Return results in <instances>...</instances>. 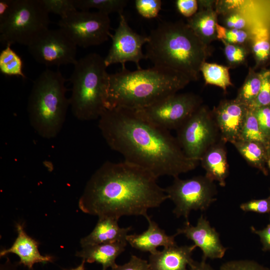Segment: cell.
<instances>
[{
  "mask_svg": "<svg viewBox=\"0 0 270 270\" xmlns=\"http://www.w3.org/2000/svg\"><path fill=\"white\" fill-rule=\"evenodd\" d=\"M219 270H270L252 260H232L223 264Z\"/></svg>",
  "mask_w": 270,
  "mask_h": 270,
  "instance_id": "cell-36",
  "label": "cell"
},
{
  "mask_svg": "<svg viewBox=\"0 0 270 270\" xmlns=\"http://www.w3.org/2000/svg\"><path fill=\"white\" fill-rule=\"evenodd\" d=\"M266 148H267L268 158H269L270 157V138L268 140Z\"/></svg>",
  "mask_w": 270,
  "mask_h": 270,
  "instance_id": "cell-47",
  "label": "cell"
},
{
  "mask_svg": "<svg viewBox=\"0 0 270 270\" xmlns=\"http://www.w3.org/2000/svg\"><path fill=\"white\" fill-rule=\"evenodd\" d=\"M190 82L184 74L164 68H122L109 74L106 108L141 110L177 93Z\"/></svg>",
  "mask_w": 270,
  "mask_h": 270,
  "instance_id": "cell-4",
  "label": "cell"
},
{
  "mask_svg": "<svg viewBox=\"0 0 270 270\" xmlns=\"http://www.w3.org/2000/svg\"><path fill=\"white\" fill-rule=\"evenodd\" d=\"M230 68L228 66L206 62L201 66L200 72L206 84L214 85L226 91L228 88L233 86L230 76Z\"/></svg>",
  "mask_w": 270,
  "mask_h": 270,
  "instance_id": "cell-25",
  "label": "cell"
},
{
  "mask_svg": "<svg viewBox=\"0 0 270 270\" xmlns=\"http://www.w3.org/2000/svg\"><path fill=\"white\" fill-rule=\"evenodd\" d=\"M66 80L59 70L47 68L33 82L27 104L28 119L44 138H55L64 123L70 105L66 95Z\"/></svg>",
  "mask_w": 270,
  "mask_h": 270,
  "instance_id": "cell-5",
  "label": "cell"
},
{
  "mask_svg": "<svg viewBox=\"0 0 270 270\" xmlns=\"http://www.w3.org/2000/svg\"><path fill=\"white\" fill-rule=\"evenodd\" d=\"M127 244V242H120L88 246L77 252L76 256L88 263L100 264L102 270H106L118 265L116 260L124 251Z\"/></svg>",
  "mask_w": 270,
  "mask_h": 270,
  "instance_id": "cell-21",
  "label": "cell"
},
{
  "mask_svg": "<svg viewBox=\"0 0 270 270\" xmlns=\"http://www.w3.org/2000/svg\"><path fill=\"white\" fill-rule=\"evenodd\" d=\"M232 144L250 166L258 169L265 176L268 174L266 165L268 158L266 146L264 144L240 140Z\"/></svg>",
  "mask_w": 270,
  "mask_h": 270,
  "instance_id": "cell-23",
  "label": "cell"
},
{
  "mask_svg": "<svg viewBox=\"0 0 270 270\" xmlns=\"http://www.w3.org/2000/svg\"><path fill=\"white\" fill-rule=\"evenodd\" d=\"M262 78L260 90L252 106V109L270 104V70L262 68L260 72Z\"/></svg>",
  "mask_w": 270,
  "mask_h": 270,
  "instance_id": "cell-34",
  "label": "cell"
},
{
  "mask_svg": "<svg viewBox=\"0 0 270 270\" xmlns=\"http://www.w3.org/2000/svg\"><path fill=\"white\" fill-rule=\"evenodd\" d=\"M104 58L90 53L74 64L68 80L72 84L69 98L73 115L78 120L99 118L106 109L109 74Z\"/></svg>",
  "mask_w": 270,
  "mask_h": 270,
  "instance_id": "cell-6",
  "label": "cell"
},
{
  "mask_svg": "<svg viewBox=\"0 0 270 270\" xmlns=\"http://www.w3.org/2000/svg\"><path fill=\"white\" fill-rule=\"evenodd\" d=\"M18 236L12 245L8 248L0 250V257L12 253L20 258L18 264H22L31 270L36 263L52 262L54 257L50 255L44 256L38 250L39 242L26 232L23 224L16 225Z\"/></svg>",
  "mask_w": 270,
  "mask_h": 270,
  "instance_id": "cell-16",
  "label": "cell"
},
{
  "mask_svg": "<svg viewBox=\"0 0 270 270\" xmlns=\"http://www.w3.org/2000/svg\"><path fill=\"white\" fill-rule=\"evenodd\" d=\"M267 165L268 166L269 168L270 169V157L268 159V160L267 162Z\"/></svg>",
  "mask_w": 270,
  "mask_h": 270,
  "instance_id": "cell-48",
  "label": "cell"
},
{
  "mask_svg": "<svg viewBox=\"0 0 270 270\" xmlns=\"http://www.w3.org/2000/svg\"><path fill=\"white\" fill-rule=\"evenodd\" d=\"M176 6L178 12L188 18L192 16L198 10L196 0H177Z\"/></svg>",
  "mask_w": 270,
  "mask_h": 270,
  "instance_id": "cell-41",
  "label": "cell"
},
{
  "mask_svg": "<svg viewBox=\"0 0 270 270\" xmlns=\"http://www.w3.org/2000/svg\"><path fill=\"white\" fill-rule=\"evenodd\" d=\"M148 171L126 160L104 162L91 176L78 200L84 213L117 220L122 216L148 218L149 209L169 198Z\"/></svg>",
  "mask_w": 270,
  "mask_h": 270,
  "instance_id": "cell-2",
  "label": "cell"
},
{
  "mask_svg": "<svg viewBox=\"0 0 270 270\" xmlns=\"http://www.w3.org/2000/svg\"><path fill=\"white\" fill-rule=\"evenodd\" d=\"M250 53L255 60L256 68L264 66L270 60V36L263 26L253 24L250 43Z\"/></svg>",
  "mask_w": 270,
  "mask_h": 270,
  "instance_id": "cell-24",
  "label": "cell"
},
{
  "mask_svg": "<svg viewBox=\"0 0 270 270\" xmlns=\"http://www.w3.org/2000/svg\"><path fill=\"white\" fill-rule=\"evenodd\" d=\"M252 232L258 236L262 244V250L270 252V223L262 230H256L254 226L250 228Z\"/></svg>",
  "mask_w": 270,
  "mask_h": 270,
  "instance_id": "cell-42",
  "label": "cell"
},
{
  "mask_svg": "<svg viewBox=\"0 0 270 270\" xmlns=\"http://www.w3.org/2000/svg\"><path fill=\"white\" fill-rule=\"evenodd\" d=\"M246 8L244 10L231 11L220 15V24L229 29L251 30L252 24Z\"/></svg>",
  "mask_w": 270,
  "mask_h": 270,
  "instance_id": "cell-31",
  "label": "cell"
},
{
  "mask_svg": "<svg viewBox=\"0 0 270 270\" xmlns=\"http://www.w3.org/2000/svg\"><path fill=\"white\" fill-rule=\"evenodd\" d=\"M23 61L22 58L8 44L0 53V72L6 76H20L26 78L23 72Z\"/></svg>",
  "mask_w": 270,
  "mask_h": 270,
  "instance_id": "cell-27",
  "label": "cell"
},
{
  "mask_svg": "<svg viewBox=\"0 0 270 270\" xmlns=\"http://www.w3.org/2000/svg\"><path fill=\"white\" fill-rule=\"evenodd\" d=\"M188 270H214L205 260H202L200 262H194L190 265Z\"/></svg>",
  "mask_w": 270,
  "mask_h": 270,
  "instance_id": "cell-44",
  "label": "cell"
},
{
  "mask_svg": "<svg viewBox=\"0 0 270 270\" xmlns=\"http://www.w3.org/2000/svg\"><path fill=\"white\" fill-rule=\"evenodd\" d=\"M202 105V100L192 92L170 95L141 110H136L145 120L162 129L178 130Z\"/></svg>",
  "mask_w": 270,
  "mask_h": 270,
  "instance_id": "cell-11",
  "label": "cell"
},
{
  "mask_svg": "<svg viewBox=\"0 0 270 270\" xmlns=\"http://www.w3.org/2000/svg\"><path fill=\"white\" fill-rule=\"evenodd\" d=\"M112 42L104 62L108 67L115 64H120L122 68H126L127 62L134 63L138 69L142 68L140 62L146 59L142 52V47L148 40V36L136 32L128 25L122 14L120 15V22L114 34H110Z\"/></svg>",
  "mask_w": 270,
  "mask_h": 270,
  "instance_id": "cell-13",
  "label": "cell"
},
{
  "mask_svg": "<svg viewBox=\"0 0 270 270\" xmlns=\"http://www.w3.org/2000/svg\"><path fill=\"white\" fill-rule=\"evenodd\" d=\"M176 140L185 155L200 161L206 151L221 140L212 111L200 106L176 130Z\"/></svg>",
  "mask_w": 270,
  "mask_h": 270,
  "instance_id": "cell-8",
  "label": "cell"
},
{
  "mask_svg": "<svg viewBox=\"0 0 270 270\" xmlns=\"http://www.w3.org/2000/svg\"><path fill=\"white\" fill-rule=\"evenodd\" d=\"M18 264H14L8 258L4 264H0V270H19L18 268Z\"/></svg>",
  "mask_w": 270,
  "mask_h": 270,
  "instance_id": "cell-45",
  "label": "cell"
},
{
  "mask_svg": "<svg viewBox=\"0 0 270 270\" xmlns=\"http://www.w3.org/2000/svg\"><path fill=\"white\" fill-rule=\"evenodd\" d=\"M148 36L145 55L154 66L179 72L190 82L199 79L210 50L186 23L162 22Z\"/></svg>",
  "mask_w": 270,
  "mask_h": 270,
  "instance_id": "cell-3",
  "label": "cell"
},
{
  "mask_svg": "<svg viewBox=\"0 0 270 270\" xmlns=\"http://www.w3.org/2000/svg\"><path fill=\"white\" fill-rule=\"evenodd\" d=\"M248 4V0H216L214 10L220 16L233 10H245Z\"/></svg>",
  "mask_w": 270,
  "mask_h": 270,
  "instance_id": "cell-38",
  "label": "cell"
},
{
  "mask_svg": "<svg viewBox=\"0 0 270 270\" xmlns=\"http://www.w3.org/2000/svg\"><path fill=\"white\" fill-rule=\"evenodd\" d=\"M160 0H136L135 6L138 13L146 18H156L162 8Z\"/></svg>",
  "mask_w": 270,
  "mask_h": 270,
  "instance_id": "cell-35",
  "label": "cell"
},
{
  "mask_svg": "<svg viewBox=\"0 0 270 270\" xmlns=\"http://www.w3.org/2000/svg\"><path fill=\"white\" fill-rule=\"evenodd\" d=\"M164 190L174 204L172 212L177 218L184 217L186 222H189L192 210H206L216 200L217 192L214 182L206 176L185 180L175 178Z\"/></svg>",
  "mask_w": 270,
  "mask_h": 270,
  "instance_id": "cell-9",
  "label": "cell"
},
{
  "mask_svg": "<svg viewBox=\"0 0 270 270\" xmlns=\"http://www.w3.org/2000/svg\"><path fill=\"white\" fill-rule=\"evenodd\" d=\"M85 260H82L81 264L78 266H77L76 268H72V269H70V270H84V263H85Z\"/></svg>",
  "mask_w": 270,
  "mask_h": 270,
  "instance_id": "cell-46",
  "label": "cell"
},
{
  "mask_svg": "<svg viewBox=\"0 0 270 270\" xmlns=\"http://www.w3.org/2000/svg\"><path fill=\"white\" fill-rule=\"evenodd\" d=\"M225 142L222 140L210 146L200 160L205 176L224 187L229 174V165Z\"/></svg>",
  "mask_w": 270,
  "mask_h": 270,
  "instance_id": "cell-19",
  "label": "cell"
},
{
  "mask_svg": "<svg viewBox=\"0 0 270 270\" xmlns=\"http://www.w3.org/2000/svg\"><path fill=\"white\" fill-rule=\"evenodd\" d=\"M58 25L77 46L84 48L100 45L110 37L109 15L98 11L77 10L60 18Z\"/></svg>",
  "mask_w": 270,
  "mask_h": 270,
  "instance_id": "cell-10",
  "label": "cell"
},
{
  "mask_svg": "<svg viewBox=\"0 0 270 270\" xmlns=\"http://www.w3.org/2000/svg\"><path fill=\"white\" fill-rule=\"evenodd\" d=\"M126 0H75L77 9L80 10H89L95 8L109 15L116 12L122 14L124 10L128 4Z\"/></svg>",
  "mask_w": 270,
  "mask_h": 270,
  "instance_id": "cell-28",
  "label": "cell"
},
{
  "mask_svg": "<svg viewBox=\"0 0 270 270\" xmlns=\"http://www.w3.org/2000/svg\"><path fill=\"white\" fill-rule=\"evenodd\" d=\"M196 246H178L177 244L164 248L161 250L150 254L148 264L151 270H188L187 266L194 262L192 258Z\"/></svg>",
  "mask_w": 270,
  "mask_h": 270,
  "instance_id": "cell-17",
  "label": "cell"
},
{
  "mask_svg": "<svg viewBox=\"0 0 270 270\" xmlns=\"http://www.w3.org/2000/svg\"><path fill=\"white\" fill-rule=\"evenodd\" d=\"M176 233L178 235H184L194 242L196 247L201 249L203 260H206L208 258H221L227 250L222 245L218 232L202 215L198 218L196 226L190 222H185L183 227L177 230Z\"/></svg>",
  "mask_w": 270,
  "mask_h": 270,
  "instance_id": "cell-15",
  "label": "cell"
},
{
  "mask_svg": "<svg viewBox=\"0 0 270 270\" xmlns=\"http://www.w3.org/2000/svg\"><path fill=\"white\" fill-rule=\"evenodd\" d=\"M110 270H151L148 261L132 255L128 262L117 265Z\"/></svg>",
  "mask_w": 270,
  "mask_h": 270,
  "instance_id": "cell-40",
  "label": "cell"
},
{
  "mask_svg": "<svg viewBox=\"0 0 270 270\" xmlns=\"http://www.w3.org/2000/svg\"><path fill=\"white\" fill-rule=\"evenodd\" d=\"M250 109L256 118L262 132L268 140L270 138V104Z\"/></svg>",
  "mask_w": 270,
  "mask_h": 270,
  "instance_id": "cell-37",
  "label": "cell"
},
{
  "mask_svg": "<svg viewBox=\"0 0 270 270\" xmlns=\"http://www.w3.org/2000/svg\"><path fill=\"white\" fill-rule=\"evenodd\" d=\"M224 46V52L230 68H235L246 62V60L250 54V48L237 44H229L224 40H220Z\"/></svg>",
  "mask_w": 270,
  "mask_h": 270,
  "instance_id": "cell-32",
  "label": "cell"
},
{
  "mask_svg": "<svg viewBox=\"0 0 270 270\" xmlns=\"http://www.w3.org/2000/svg\"><path fill=\"white\" fill-rule=\"evenodd\" d=\"M117 220L108 218H98V220L92 232L80 240L82 247L88 246L120 242H127L130 226L121 228Z\"/></svg>",
  "mask_w": 270,
  "mask_h": 270,
  "instance_id": "cell-20",
  "label": "cell"
},
{
  "mask_svg": "<svg viewBox=\"0 0 270 270\" xmlns=\"http://www.w3.org/2000/svg\"><path fill=\"white\" fill-rule=\"evenodd\" d=\"M46 10L64 18L78 10L76 8L75 0H41Z\"/></svg>",
  "mask_w": 270,
  "mask_h": 270,
  "instance_id": "cell-33",
  "label": "cell"
},
{
  "mask_svg": "<svg viewBox=\"0 0 270 270\" xmlns=\"http://www.w3.org/2000/svg\"><path fill=\"white\" fill-rule=\"evenodd\" d=\"M248 108L234 99L223 100L212 110L220 138L232 144L240 140Z\"/></svg>",
  "mask_w": 270,
  "mask_h": 270,
  "instance_id": "cell-14",
  "label": "cell"
},
{
  "mask_svg": "<svg viewBox=\"0 0 270 270\" xmlns=\"http://www.w3.org/2000/svg\"><path fill=\"white\" fill-rule=\"evenodd\" d=\"M269 69H270V68Z\"/></svg>",
  "mask_w": 270,
  "mask_h": 270,
  "instance_id": "cell-49",
  "label": "cell"
},
{
  "mask_svg": "<svg viewBox=\"0 0 270 270\" xmlns=\"http://www.w3.org/2000/svg\"><path fill=\"white\" fill-rule=\"evenodd\" d=\"M41 0H14L11 12L0 22V42L28 46L50 23Z\"/></svg>",
  "mask_w": 270,
  "mask_h": 270,
  "instance_id": "cell-7",
  "label": "cell"
},
{
  "mask_svg": "<svg viewBox=\"0 0 270 270\" xmlns=\"http://www.w3.org/2000/svg\"><path fill=\"white\" fill-rule=\"evenodd\" d=\"M217 38L233 44L248 46L250 48L252 37L251 30L229 29L218 23L216 25Z\"/></svg>",
  "mask_w": 270,
  "mask_h": 270,
  "instance_id": "cell-29",
  "label": "cell"
},
{
  "mask_svg": "<svg viewBox=\"0 0 270 270\" xmlns=\"http://www.w3.org/2000/svg\"><path fill=\"white\" fill-rule=\"evenodd\" d=\"M14 0H0V22L8 16L12 10Z\"/></svg>",
  "mask_w": 270,
  "mask_h": 270,
  "instance_id": "cell-43",
  "label": "cell"
},
{
  "mask_svg": "<svg viewBox=\"0 0 270 270\" xmlns=\"http://www.w3.org/2000/svg\"><path fill=\"white\" fill-rule=\"evenodd\" d=\"M33 58L47 66L74 64L77 46L60 28H47L27 46Z\"/></svg>",
  "mask_w": 270,
  "mask_h": 270,
  "instance_id": "cell-12",
  "label": "cell"
},
{
  "mask_svg": "<svg viewBox=\"0 0 270 270\" xmlns=\"http://www.w3.org/2000/svg\"><path fill=\"white\" fill-rule=\"evenodd\" d=\"M240 140L259 142L264 144L267 147L268 140L262 132L252 109L249 108Z\"/></svg>",
  "mask_w": 270,
  "mask_h": 270,
  "instance_id": "cell-30",
  "label": "cell"
},
{
  "mask_svg": "<svg viewBox=\"0 0 270 270\" xmlns=\"http://www.w3.org/2000/svg\"><path fill=\"white\" fill-rule=\"evenodd\" d=\"M240 208L244 212H252L259 214L270 212V196L266 198L252 200L242 203Z\"/></svg>",
  "mask_w": 270,
  "mask_h": 270,
  "instance_id": "cell-39",
  "label": "cell"
},
{
  "mask_svg": "<svg viewBox=\"0 0 270 270\" xmlns=\"http://www.w3.org/2000/svg\"><path fill=\"white\" fill-rule=\"evenodd\" d=\"M146 219L148 222L146 230L140 234L127 236V242L132 248L152 254L156 252L157 248L160 246L166 248L176 244L174 238L178 235L177 233L172 236L168 235L150 216Z\"/></svg>",
  "mask_w": 270,
  "mask_h": 270,
  "instance_id": "cell-18",
  "label": "cell"
},
{
  "mask_svg": "<svg viewBox=\"0 0 270 270\" xmlns=\"http://www.w3.org/2000/svg\"><path fill=\"white\" fill-rule=\"evenodd\" d=\"M98 128L110 148L124 160L156 178H174L194 170L198 161L188 158L176 138L144 118L136 110L106 108L98 118Z\"/></svg>",
  "mask_w": 270,
  "mask_h": 270,
  "instance_id": "cell-1",
  "label": "cell"
},
{
  "mask_svg": "<svg viewBox=\"0 0 270 270\" xmlns=\"http://www.w3.org/2000/svg\"><path fill=\"white\" fill-rule=\"evenodd\" d=\"M218 14L214 7L198 8L192 16L188 18L186 24L199 39L206 46L218 40L216 25Z\"/></svg>",
  "mask_w": 270,
  "mask_h": 270,
  "instance_id": "cell-22",
  "label": "cell"
},
{
  "mask_svg": "<svg viewBox=\"0 0 270 270\" xmlns=\"http://www.w3.org/2000/svg\"><path fill=\"white\" fill-rule=\"evenodd\" d=\"M262 84V78L260 72H256L252 68H249L248 74L241 87L238 89L234 100L248 108L254 102Z\"/></svg>",
  "mask_w": 270,
  "mask_h": 270,
  "instance_id": "cell-26",
  "label": "cell"
}]
</instances>
